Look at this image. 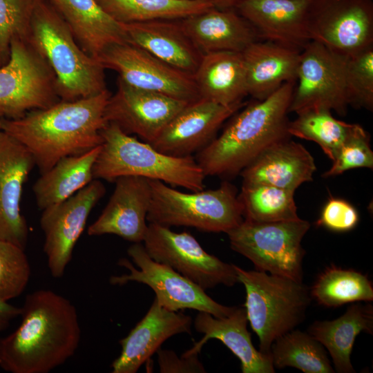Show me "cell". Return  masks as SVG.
Instances as JSON below:
<instances>
[{"mask_svg": "<svg viewBox=\"0 0 373 373\" xmlns=\"http://www.w3.org/2000/svg\"><path fill=\"white\" fill-rule=\"evenodd\" d=\"M126 41L173 67L193 75L202 55L184 30L180 20L122 23Z\"/></svg>", "mask_w": 373, "mask_h": 373, "instance_id": "cell-24", "label": "cell"}, {"mask_svg": "<svg viewBox=\"0 0 373 373\" xmlns=\"http://www.w3.org/2000/svg\"><path fill=\"white\" fill-rule=\"evenodd\" d=\"M101 135L103 142L93 166V179L111 182L121 176L135 175L190 191L204 189L206 176L192 156L178 157L160 152L113 123H108Z\"/></svg>", "mask_w": 373, "mask_h": 373, "instance_id": "cell-5", "label": "cell"}, {"mask_svg": "<svg viewBox=\"0 0 373 373\" xmlns=\"http://www.w3.org/2000/svg\"><path fill=\"white\" fill-rule=\"evenodd\" d=\"M191 318L180 312L170 311L156 299L142 319L119 341L120 355L112 363L113 373H135L171 336L191 334Z\"/></svg>", "mask_w": 373, "mask_h": 373, "instance_id": "cell-21", "label": "cell"}, {"mask_svg": "<svg viewBox=\"0 0 373 373\" xmlns=\"http://www.w3.org/2000/svg\"><path fill=\"white\" fill-rule=\"evenodd\" d=\"M310 41L350 57L373 47L372 0H311Z\"/></svg>", "mask_w": 373, "mask_h": 373, "instance_id": "cell-12", "label": "cell"}, {"mask_svg": "<svg viewBox=\"0 0 373 373\" xmlns=\"http://www.w3.org/2000/svg\"><path fill=\"white\" fill-rule=\"evenodd\" d=\"M35 162L19 142L0 131V241L23 249L28 238V227L21 211L23 186Z\"/></svg>", "mask_w": 373, "mask_h": 373, "instance_id": "cell-18", "label": "cell"}, {"mask_svg": "<svg viewBox=\"0 0 373 373\" xmlns=\"http://www.w3.org/2000/svg\"><path fill=\"white\" fill-rule=\"evenodd\" d=\"M188 103L160 93L131 86L118 79L104 117L128 135L135 134L151 144L166 124Z\"/></svg>", "mask_w": 373, "mask_h": 373, "instance_id": "cell-16", "label": "cell"}, {"mask_svg": "<svg viewBox=\"0 0 373 373\" xmlns=\"http://www.w3.org/2000/svg\"><path fill=\"white\" fill-rule=\"evenodd\" d=\"M348 106L373 109V47L348 57L345 70Z\"/></svg>", "mask_w": 373, "mask_h": 373, "instance_id": "cell-36", "label": "cell"}, {"mask_svg": "<svg viewBox=\"0 0 373 373\" xmlns=\"http://www.w3.org/2000/svg\"><path fill=\"white\" fill-rule=\"evenodd\" d=\"M309 293L318 304L327 307L373 300L372 283L366 275L333 264L317 276Z\"/></svg>", "mask_w": 373, "mask_h": 373, "instance_id": "cell-32", "label": "cell"}, {"mask_svg": "<svg viewBox=\"0 0 373 373\" xmlns=\"http://www.w3.org/2000/svg\"><path fill=\"white\" fill-rule=\"evenodd\" d=\"M348 57L310 41L300 51L289 113L324 108L347 114L345 70Z\"/></svg>", "mask_w": 373, "mask_h": 373, "instance_id": "cell-13", "label": "cell"}, {"mask_svg": "<svg viewBox=\"0 0 373 373\" xmlns=\"http://www.w3.org/2000/svg\"><path fill=\"white\" fill-rule=\"evenodd\" d=\"M64 19L80 47L97 59L110 46L126 41L122 23L96 0H48Z\"/></svg>", "mask_w": 373, "mask_h": 373, "instance_id": "cell-27", "label": "cell"}, {"mask_svg": "<svg viewBox=\"0 0 373 373\" xmlns=\"http://www.w3.org/2000/svg\"><path fill=\"white\" fill-rule=\"evenodd\" d=\"M314 159L305 147L290 138L265 149L240 173L242 184H263L295 191L313 180Z\"/></svg>", "mask_w": 373, "mask_h": 373, "instance_id": "cell-23", "label": "cell"}, {"mask_svg": "<svg viewBox=\"0 0 373 373\" xmlns=\"http://www.w3.org/2000/svg\"><path fill=\"white\" fill-rule=\"evenodd\" d=\"M307 332L328 351L338 373H353L351 354L356 336L361 332L373 334V307L352 303L345 312L332 321H316Z\"/></svg>", "mask_w": 373, "mask_h": 373, "instance_id": "cell-28", "label": "cell"}, {"mask_svg": "<svg viewBox=\"0 0 373 373\" xmlns=\"http://www.w3.org/2000/svg\"><path fill=\"white\" fill-rule=\"evenodd\" d=\"M296 82H286L263 100L233 115L221 134L195 157L205 176L232 178L270 146L291 136L289 108Z\"/></svg>", "mask_w": 373, "mask_h": 373, "instance_id": "cell-3", "label": "cell"}, {"mask_svg": "<svg viewBox=\"0 0 373 373\" xmlns=\"http://www.w3.org/2000/svg\"><path fill=\"white\" fill-rule=\"evenodd\" d=\"M8 59V58L3 55L1 50L0 49V66L6 63Z\"/></svg>", "mask_w": 373, "mask_h": 373, "instance_id": "cell-44", "label": "cell"}, {"mask_svg": "<svg viewBox=\"0 0 373 373\" xmlns=\"http://www.w3.org/2000/svg\"><path fill=\"white\" fill-rule=\"evenodd\" d=\"M101 145L77 155L60 159L41 174L32 186L37 205L41 211L71 197L93 180V169Z\"/></svg>", "mask_w": 373, "mask_h": 373, "instance_id": "cell-30", "label": "cell"}, {"mask_svg": "<svg viewBox=\"0 0 373 373\" xmlns=\"http://www.w3.org/2000/svg\"><path fill=\"white\" fill-rule=\"evenodd\" d=\"M180 22L202 55L222 51L242 52L259 40L251 25L236 9L212 7Z\"/></svg>", "mask_w": 373, "mask_h": 373, "instance_id": "cell-25", "label": "cell"}, {"mask_svg": "<svg viewBox=\"0 0 373 373\" xmlns=\"http://www.w3.org/2000/svg\"><path fill=\"white\" fill-rule=\"evenodd\" d=\"M296 115L293 121L289 122V135L316 142L333 160L352 124L336 119L330 110L324 108L307 109Z\"/></svg>", "mask_w": 373, "mask_h": 373, "instance_id": "cell-35", "label": "cell"}, {"mask_svg": "<svg viewBox=\"0 0 373 373\" xmlns=\"http://www.w3.org/2000/svg\"><path fill=\"white\" fill-rule=\"evenodd\" d=\"M143 242L153 260L171 267L204 290L239 283L234 265L207 253L188 232L176 233L170 227L149 223Z\"/></svg>", "mask_w": 373, "mask_h": 373, "instance_id": "cell-11", "label": "cell"}, {"mask_svg": "<svg viewBox=\"0 0 373 373\" xmlns=\"http://www.w3.org/2000/svg\"><path fill=\"white\" fill-rule=\"evenodd\" d=\"M151 200L149 223L188 227L204 232L227 233L244 220L236 187L228 181L216 189L184 193L149 180Z\"/></svg>", "mask_w": 373, "mask_h": 373, "instance_id": "cell-7", "label": "cell"}, {"mask_svg": "<svg viewBox=\"0 0 373 373\" xmlns=\"http://www.w3.org/2000/svg\"><path fill=\"white\" fill-rule=\"evenodd\" d=\"M269 354L274 368L295 367L305 373H334L323 345L307 332L294 329L276 339Z\"/></svg>", "mask_w": 373, "mask_h": 373, "instance_id": "cell-33", "label": "cell"}, {"mask_svg": "<svg viewBox=\"0 0 373 373\" xmlns=\"http://www.w3.org/2000/svg\"><path fill=\"white\" fill-rule=\"evenodd\" d=\"M234 267L246 290L244 307L259 350L269 354L276 339L305 320L312 300L309 288L287 277Z\"/></svg>", "mask_w": 373, "mask_h": 373, "instance_id": "cell-6", "label": "cell"}, {"mask_svg": "<svg viewBox=\"0 0 373 373\" xmlns=\"http://www.w3.org/2000/svg\"><path fill=\"white\" fill-rule=\"evenodd\" d=\"M193 76L200 98L231 106L242 102L248 95L242 52L203 55Z\"/></svg>", "mask_w": 373, "mask_h": 373, "instance_id": "cell-29", "label": "cell"}, {"mask_svg": "<svg viewBox=\"0 0 373 373\" xmlns=\"http://www.w3.org/2000/svg\"><path fill=\"white\" fill-rule=\"evenodd\" d=\"M104 68L136 88L193 102L200 99L193 75L178 70L128 42L114 44L97 58Z\"/></svg>", "mask_w": 373, "mask_h": 373, "instance_id": "cell-14", "label": "cell"}, {"mask_svg": "<svg viewBox=\"0 0 373 373\" xmlns=\"http://www.w3.org/2000/svg\"><path fill=\"white\" fill-rule=\"evenodd\" d=\"M120 23L181 20L212 8L207 0H96Z\"/></svg>", "mask_w": 373, "mask_h": 373, "instance_id": "cell-31", "label": "cell"}, {"mask_svg": "<svg viewBox=\"0 0 373 373\" xmlns=\"http://www.w3.org/2000/svg\"><path fill=\"white\" fill-rule=\"evenodd\" d=\"M247 323L245 307H235L229 315L221 318L198 312L193 325L198 332L203 334V337L182 356L199 354L204 345L214 338L220 341L238 358L242 373L275 372L270 354L263 353L254 346Z\"/></svg>", "mask_w": 373, "mask_h": 373, "instance_id": "cell-22", "label": "cell"}, {"mask_svg": "<svg viewBox=\"0 0 373 373\" xmlns=\"http://www.w3.org/2000/svg\"><path fill=\"white\" fill-rule=\"evenodd\" d=\"M21 322L0 338V367L10 373H48L78 349L81 328L75 305L50 289L28 294Z\"/></svg>", "mask_w": 373, "mask_h": 373, "instance_id": "cell-1", "label": "cell"}, {"mask_svg": "<svg viewBox=\"0 0 373 373\" xmlns=\"http://www.w3.org/2000/svg\"><path fill=\"white\" fill-rule=\"evenodd\" d=\"M105 193L100 180L93 179L69 198L42 210L40 226L44 233V251L53 278L64 276L89 214Z\"/></svg>", "mask_w": 373, "mask_h": 373, "instance_id": "cell-15", "label": "cell"}, {"mask_svg": "<svg viewBox=\"0 0 373 373\" xmlns=\"http://www.w3.org/2000/svg\"><path fill=\"white\" fill-rule=\"evenodd\" d=\"M213 8L219 10L236 9L242 0H207Z\"/></svg>", "mask_w": 373, "mask_h": 373, "instance_id": "cell-43", "label": "cell"}, {"mask_svg": "<svg viewBox=\"0 0 373 373\" xmlns=\"http://www.w3.org/2000/svg\"><path fill=\"white\" fill-rule=\"evenodd\" d=\"M311 0H242L236 10L254 28L259 40L301 51L310 41L307 15Z\"/></svg>", "mask_w": 373, "mask_h": 373, "instance_id": "cell-20", "label": "cell"}, {"mask_svg": "<svg viewBox=\"0 0 373 373\" xmlns=\"http://www.w3.org/2000/svg\"><path fill=\"white\" fill-rule=\"evenodd\" d=\"M3 113L0 111V131H1V122H2V119L3 118Z\"/></svg>", "mask_w": 373, "mask_h": 373, "instance_id": "cell-45", "label": "cell"}, {"mask_svg": "<svg viewBox=\"0 0 373 373\" xmlns=\"http://www.w3.org/2000/svg\"><path fill=\"white\" fill-rule=\"evenodd\" d=\"M21 307H18L8 302L0 300V334L6 330L11 321L21 315Z\"/></svg>", "mask_w": 373, "mask_h": 373, "instance_id": "cell-42", "label": "cell"}, {"mask_svg": "<svg viewBox=\"0 0 373 373\" xmlns=\"http://www.w3.org/2000/svg\"><path fill=\"white\" fill-rule=\"evenodd\" d=\"M310 226L300 218L270 222L244 219L227 234L231 249L251 260L256 270L303 282L301 242Z\"/></svg>", "mask_w": 373, "mask_h": 373, "instance_id": "cell-8", "label": "cell"}, {"mask_svg": "<svg viewBox=\"0 0 373 373\" xmlns=\"http://www.w3.org/2000/svg\"><path fill=\"white\" fill-rule=\"evenodd\" d=\"M34 0H0V49L9 58L12 41L27 39Z\"/></svg>", "mask_w": 373, "mask_h": 373, "instance_id": "cell-39", "label": "cell"}, {"mask_svg": "<svg viewBox=\"0 0 373 373\" xmlns=\"http://www.w3.org/2000/svg\"><path fill=\"white\" fill-rule=\"evenodd\" d=\"M294 191L263 184H242L238 198L245 220L270 222L299 218Z\"/></svg>", "mask_w": 373, "mask_h": 373, "instance_id": "cell-34", "label": "cell"}, {"mask_svg": "<svg viewBox=\"0 0 373 373\" xmlns=\"http://www.w3.org/2000/svg\"><path fill=\"white\" fill-rule=\"evenodd\" d=\"M106 206L90 224V236L114 234L133 243L142 242L146 233V216L151 200L149 179L135 175L121 176Z\"/></svg>", "mask_w": 373, "mask_h": 373, "instance_id": "cell-19", "label": "cell"}, {"mask_svg": "<svg viewBox=\"0 0 373 373\" xmlns=\"http://www.w3.org/2000/svg\"><path fill=\"white\" fill-rule=\"evenodd\" d=\"M246 104L224 106L202 98L188 103L150 144L167 155L192 156L209 144L222 124Z\"/></svg>", "mask_w": 373, "mask_h": 373, "instance_id": "cell-17", "label": "cell"}, {"mask_svg": "<svg viewBox=\"0 0 373 373\" xmlns=\"http://www.w3.org/2000/svg\"><path fill=\"white\" fill-rule=\"evenodd\" d=\"M111 95L106 90L74 101L60 100L19 118L3 117L1 131L30 151L42 174L64 157L102 145L101 132L108 124L105 108Z\"/></svg>", "mask_w": 373, "mask_h": 373, "instance_id": "cell-2", "label": "cell"}, {"mask_svg": "<svg viewBox=\"0 0 373 373\" xmlns=\"http://www.w3.org/2000/svg\"><path fill=\"white\" fill-rule=\"evenodd\" d=\"M127 254L139 269L127 258H120L118 265L126 268L129 273L112 276L109 279L111 284L124 285L129 282L145 284L155 292L157 303L173 312L194 309L221 318L229 315L233 310L235 307L217 303L198 285L171 267L153 260L142 242L131 245Z\"/></svg>", "mask_w": 373, "mask_h": 373, "instance_id": "cell-10", "label": "cell"}, {"mask_svg": "<svg viewBox=\"0 0 373 373\" xmlns=\"http://www.w3.org/2000/svg\"><path fill=\"white\" fill-rule=\"evenodd\" d=\"M300 51L257 40L242 52L248 95L263 100L286 82H296Z\"/></svg>", "mask_w": 373, "mask_h": 373, "instance_id": "cell-26", "label": "cell"}, {"mask_svg": "<svg viewBox=\"0 0 373 373\" xmlns=\"http://www.w3.org/2000/svg\"><path fill=\"white\" fill-rule=\"evenodd\" d=\"M31 268L25 249L0 241V300L8 302L20 296L27 287Z\"/></svg>", "mask_w": 373, "mask_h": 373, "instance_id": "cell-37", "label": "cell"}, {"mask_svg": "<svg viewBox=\"0 0 373 373\" xmlns=\"http://www.w3.org/2000/svg\"><path fill=\"white\" fill-rule=\"evenodd\" d=\"M27 40L52 70L60 100L74 101L107 90L104 67L80 47L48 0H34Z\"/></svg>", "mask_w": 373, "mask_h": 373, "instance_id": "cell-4", "label": "cell"}, {"mask_svg": "<svg viewBox=\"0 0 373 373\" xmlns=\"http://www.w3.org/2000/svg\"><path fill=\"white\" fill-rule=\"evenodd\" d=\"M161 373H204L206 370L198 354L179 357L173 351L160 348L157 352Z\"/></svg>", "mask_w": 373, "mask_h": 373, "instance_id": "cell-41", "label": "cell"}, {"mask_svg": "<svg viewBox=\"0 0 373 373\" xmlns=\"http://www.w3.org/2000/svg\"><path fill=\"white\" fill-rule=\"evenodd\" d=\"M324 178L338 175L355 168H373V152L367 132L359 124H352L349 133L337 151Z\"/></svg>", "mask_w": 373, "mask_h": 373, "instance_id": "cell-38", "label": "cell"}, {"mask_svg": "<svg viewBox=\"0 0 373 373\" xmlns=\"http://www.w3.org/2000/svg\"><path fill=\"white\" fill-rule=\"evenodd\" d=\"M59 101L55 77L46 60L27 39H13L9 58L0 66V111L3 116L19 118Z\"/></svg>", "mask_w": 373, "mask_h": 373, "instance_id": "cell-9", "label": "cell"}, {"mask_svg": "<svg viewBox=\"0 0 373 373\" xmlns=\"http://www.w3.org/2000/svg\"><path fill=\"white\" fill-rule=\"evenodd\" d=\"M359 221L356 208L344 199L331 197L323 207L316 224L335 232L352 230Z\"/></svg>", "mask_w": 373, "mask_h": 373, "instance_id": "cell-40", "label": "cell"}]
</instances>
